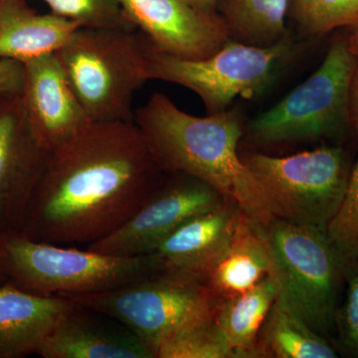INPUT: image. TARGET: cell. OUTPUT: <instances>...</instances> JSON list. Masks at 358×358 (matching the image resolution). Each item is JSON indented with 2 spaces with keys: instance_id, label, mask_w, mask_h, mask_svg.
Returning a JSON list of instances; mask_svg holds the SVG:
<instances>
[{
  "instance_id": "6da1fadb",
  "label": "cell",
  "mask_w": 358,
  "mask_h": 358,
  "mask_svg": "<svg viewBox=\"0 0 358 358\" xmlns=\"http://www.w3.org/2000/svg\"><path fill=\"white\" fill-rule=\"evenodd\" d=\"M162 174L134 122H92L51 150L17 233L88 247L129 220Z\"/></svg>"
},
{
  "instance_id": "7a4b0ae2",
  "label": "cell",
  "mask_w": 358,
  "mask_h": 358,
  "mask_svg": "<svg viewBox=\"0 0 358 358\" xmlns=\"http://www.w3.org/2000/svg\"><path fill=\"white\" fill-rule=\"evenodd\" d=\"M134 122L162 173H183L203 181L235 202L256 224L274 219L258 179L237 152L239 117L232 112L196 117L155 93L134 112Z\"/></svg>"
},
{
  "instance_id": "3957f363",
  "label": "cell",
  "mask_w": 358,
  "mask_h": 358,
  "mask_svg": "<svg viewBox=\"0 0 358 358\" xmlns=\"http://www.w3.org/2000/svg\"><path fill=\"white\" fill-rule=\"evenodd\" d=\"M256 226L270 254L278 300L315 333L331 338L348 263L326 230L279 218Z\"/></svg>"
},
{
  "instance_id": "277c9868",
  "label": "cell",
  "mask_w": 358,
  "mask_h": 358,
  "mask_svg": "<svg viewBox=\"0 0 358 358\" xmlns=\"http://www.w3.org/2000/svg\"><path fill=\"white\" fill-rule=\"evenodd\" d=\"M145 42L138 30L79 27L54 53L92 122H134Z\"/></svg>"
},
{
  "instance_id": "5b68a950",
  "label": "cell",
  "mask_w": 358,
  "mask_h": 358,
  "mask_svg": "<svg viewBox=\"0 0 358 358\" xmlns=\"http://www.w3.org/2000/svg\"><path fill=\"white\" fill-rule=\"evenodd\" d=\"M0 267L7 282L41 296L109 291L160 270L152 254L121 257L45 243L20 233L0 237Z\"/></svg>"
},
{
  "instance_id": "8992f818",
  "label": "cell",
  "mask_w": 358,
  "mask_h": 358,
  "mask_svg": "<svg viewBox=\"0 0 358 358\" xmlns=\"http://www.w3.org/2000/svg\"><path fill=\"white\" fill-rule=\"evenodd\" d=\"M145 39L148 81L160 80L190 90L201 99L208 115L223 112L237 96L249 99L261 93L296 52L286 35L268 46L228 40L210 57L183 59L157 50Z\"/></svg>"
},
{
  "instance_id": "52a82bcc",
  "label": "cell",
  "mask_w": 358,
  "mask_h": 358,
  "mask_svg": "<svg viewBox=\"0 0 358 358\" xmlns=\"http://www.w3.org/2000/svg\"><path fill=\"white\" fill-rule=\"evenodd\" d=\"M66 298L121 322L150 348L155 357L166 336L215 312L220 301L203 280L166 270L109 291Z\"/></svg>"
},
{
  "instance_id": "ba28073f",
  "label": "cell",
  "mask_w": 358,
  "mask_h": 358,
  "mask_svg": "<svg viewBox=\"0 0 358 358\" xmlns=\"http://www.w3.org/2000/svg\"><path fill=\"white\" fill-rule=\"evenodd\" d=\"M242 159L262 185L275 218L327 230L350 176L341 148H320L286 157L254 154Z\"/></svg>"
},
{
  "instance_id": "9c48e42d",
  "label": "cell",
  "mask_w": 358,
  "mask_h": 358,
  "mask_svg": "<svg viewBox=\"0 0 358 358\" xmlns=\"http://www.w3.org/2000/svg\"><path fill=\"white\" fill-rule=\"evenodd\" d=\"M357 63L348 41L331 45L312 76L251 122L253 138L274 143L338 133L350 121V86Z\"/></svg>"
},
{
  "instance_id": "30bf717a",
  "label": "cell",
  "mask_w": 358,
  "mask_h": 358,
  "mask_svg": "<svg viewBox=\"0 0 358 358\" xmlns=\"http://www.w3.org/2000/svg\"><path fill=\"white\" fill-rule=\"evenodd\" d=\"M162 174L159 182L129 220L86 247L108 255H148L190 218L227 200L218 190L183 173Z\"/></svg>"
},
{
  "instance_id": "8fae6325",
  "label": "cell",
  "mask_w": 358,
  "mask_h": 358,
  "mask_svg": "<svg viewBox=\"0 0 358 358\" xmlns=\"http://www.w3.org/2000/svg\"><path fill=\"white\" fill-rule=\"evenodd\" d=\"M129 22L157 50L183 59L210 57L229 40L225 18L182 0H120Z\"/></svg>"
},
{
  "instance_id": "7c38bea8",
  "label": "cell",
  "mask_w": 358,
  "mask_h": 358,
  "mask_svg": "<svg viewBox=\"0 0 358 358\" xmlns=\"http://www.w3.org/2000/svg\"><path fill=\"white\" fill-rule=\"evenodd\" d=\"M50 152L39 143L20 96L0 107V237L17 233Z\"/></svg>"
},
{
  "instance_id": "4fadbf2b",
  "label": "cell",
  "mask_w": 358,
  "mask_h": 358,
  "mask_svg": "<svg viewBox=\"0 0 358 358\" xmlns=\"http://www.w3.org/2000/svg\"><path fill=\"white\" fill-rule=\"evenodd\" d=\"M20 98L33 134L49 152L92 124L54 53L23 64Z\"/></svg>"
},
{
  "instance_id": "5bb4252c",
  "label": "cell",
  "mask_w": 358,
  "mask_h": 358,
  "mask_svg": "<svg viewBox=\"0 0 358 358\" xmlns=\"http://www.w3.org/2000/svg\"><path fill=\"white\" fill-rule=\"evenodd\" d=\"M242 214L235 202L225 200L179 226L150 254L160 270L185 273L205 281L227 254Z\"/></svg>"
},
{
  "instance_id": "9a60e30c",
  "label": "cell",
  "mask_w": 358,
  "mask_h": 358,
  "mask_svg": "<svg viewBox=\"0 0 358 358\" xmlns=\"http://www.w3.org/2000/svg\"><path fill=\"white\" fill-rule=\"evenodd\" d=\"M36 355L43 358H155L121 322L76 303L47 334Z\"/></svg>"
},
{
  "instance_id": "2e32d148",
  "label": "cell",
  "mask_w": 358,
  "mask_h": 358,
  "mask_svg": "<svg viewBox=\"0 0 358 358\" xmlns=\"http://www.w3.org/2000/svg\"><path fill=\"white\" fill-rule=\"evenodd\" d=\"M74 301L57 296H41L0 285V358L36 355L47 334Z\"/></svg>"
},
{
  "instance_id": "e0dca14e",
  "label": "cell",
  "mask_w": 358,
  "mask_h": 358,
  "mask_svg": "<svg viewBox=\"0 0 358 358\" xmlns=\"http://www.w3.org/2000/svg\"><path fill=\"white\" fill-rule=\"evenodd\" d=\"M79 27L57 14L36 13L28 0H0V60L24 64L55 53Z\"/></svg>"
},
{
  "instance_id": "ac0fdd59",
  "label": "cell",
  "mask_w": 358,
  "mask_h": 358,
  "mask_svg": "<svg viewBox=\"0 0 358 358\" xmlns=\"http://www.w3.org/2000/svg\"><path fill=\"white\" fill-rule=\"evenodd\" d=\"M272 263L256 224L242 214L227 254L205 279L218 299L245 293L271 275Z\"/></svg>"
},
{
  "instance_id": "d6986e66",
  "label": "cell",
  "mask_w": 358,
  "mask_h": 358,
  "mask_svg": "<svg viewBox=\"0 0 358 358\" xmlns=\"http://www.w3.org/2000/svg\"><path fill=\"white\" fill-rule=\"evenodd\" d=\"M277 298L274 279L268 275L254 288L219 301L217 320L237 358L257 357V341Z\"/></svg>"
},
{
  "instance_id": "ffe728a7",
  "label": "cell",
  "mask_w": 358,
  "mask_h": 358,
  "mask_svg": "<svg viewBox=\"0 0 358 358\" xmlns=\"http://www.w3.org/2000/svg\"><path fill=\"white\" fill-rule=\"evenodd\" d=\"M256 350L257 357H338L333 341L315 333L277 298L261 329Z\"/></svg>"
},
{
  "instance_id": "44dd1931",
  "label": "cell",
  "mask_w": 358,
  "mask_h": 358,
  "mask_svg": "<svg viewBox=\"0 0 358 358\" xmlns=\"http://www.w3.org/2000/svg\"><path fill=\"white\" fill-rule=\"evenodd\" d=\"M225 20L231 32L248 44L268 46L286 36L289 0L225 1Z\"/></svg>"
},
{
  "instance_id": "7402d4cb",
  "label": "cell",
  "mask_w": 358,
  "mask_h": 358,
  "mask_svg": "<svg viewBox=\"0 0 358 358\" xmlns=\"http://www.w3.org/2000/svg\"><path fill=\"white\" fill-rule=\"evenodd\" d=\"M155 358L237 357L219 326L216 310L183 324L166 336L157 348Z\"/></svg>"
},
{
  "instance_id": "603a6c76",
  "label": "cell",
  "mask_w": 358,
  "mask_h": 358,
  "mask_svg": "<svg viewBox=\"0 0 358 358\" xmlns=\"http://www.w3.org/2000/svg\"><path fill=\"white\" fill-rule=\"evenodd\" d=\"M296 22L310 35L358 26V0H289Z\"/></svg>"
},
{
  "instance_id": "cb8c5ba5",
  "label": "cell",
  "mask_w": 358,
  "mask_h": 358,
  "mask_svg": "<svg viewBox=\"0 0 358 358\" xmlns=\"http://www.w3.org/2000/svg\"><path fill=\"white\" fill-rule=\"evenodd\" d=\"M51 13L75 21L81 27L136 30L120 0H41Z\"/></svg>"
},
{
  "instance_id": "d4e9b609",
  "label": "cell",
  "mask_w": 358,
  "mask_h": 358,
  "mask_svg": "<svg viewBox=\"0 0 358 358\" xmlns=\"http://www.w3.org/2000/svg\"><path fill=\"white\" fill-rule=\"evenodd\" d=\"M326 231L346 262L358 261V159L350 173L343 202Z\"/></svg>"
},
{
  "instance_id": "484cf974",
  "label": "cell",
  "mask_w": 358,
  "mask_h": 358,
  "mask_svg": "<svg viewBox=\"0 0 358 358\" xmlns=\"http://www.w3.org/2000/svg\"><path fill=\"white\" fill-rule=\"evenodd\" d=\"M345 294L336 315V348L350 357H358V261L348 264Z\"/></svg>"
},
{
  "instance_id": "4316f807",
  "label": "cell",
  "mask_w": 358,
  "mask_h": 358,
  "mask_svg": "<svg viewBox=\"0 0 358 358\" xmlns=\"http://www.w3.org/2000/svg\"><path fill=\"white\" fill-rule=\"evenodd\" d=\"M23 88V64L13 60H0V96H21Z\"/></svg>"
},
{
  "instance_id": "83f0119b",
  "label": "cell",
  "mask_w": 358,
  "mask_h": 358,
  "mask_svg": "<svg viewBox=\"0 0 358 358\" xmlns=\"http://www.w3.org/2000/svg\"><path fill=\"white\" fill-rule=\"evenodd\" d=\"M350 121L358 131V63L353 74L350 94Z\"/></svg>"
},
{
  "instance_id": "f1b7e54d",
  "label": "cell",
  "mask_w": 358,
  "mask_h": 358,
  "mask_svg": "<svg viewBox=\"0 0 358 358\" xmlns=\"http://www.w3.org/2000/svg\"><path fill=\"white\" fill-rule=\"evenodd\" d=\"M195 8L204 11H215L218 0H182Z\"/></svg>"
},
{
  "instance_id": "f546056e",
  "label": "cell",
  "mask_w": 358,
  "mask_h": 358,
  "mask_svg": "<svg viewBox=\"0 0 358 358\" xmlns=\"http://www.w3.org/2000/svg\"><path fill=\"white\" fill-rule=\"evenodd\" d=\"M348 48L352 52V55L357 58L358 62V26L355 27V32L350 35V38L348 40Z\"/></svg>"
},
{
  "instance_id": "4dcf8cb0",
  "label": "cell",
  "mask_w": 358,
  "mask_h": 358,
  "mask_svg": "<svg viewBox=\"0 0 358 358\" xmlns=\"http://www.w3.org/2000/svg\"><path fill=\"white\" fill-rule=\"evenodd\" d=\"M4 282H6V275H4L1 267H0V285L4 284Z\"/></svg>"
},
{
  "instance_id": "1f68e13d",
  "label": "cell",
  "mask_w": 358,
  "mask_h": 358,
  "mask_svg": "<svg viewBox=\"0 0 358 358\" xmlns=\"http://www.w3.org/2000/svg\"><path fill=\"white\" fill-rule=\"evenodd\" d=\"M6 96H0V107H1L2 103H3V101L6 100Z\"/></svg>"
},
{
  "instance_id": "d6a6232c",
  "label": "cell",
  "mask_w": 358,
  "mask_h": 358,
  "mask_svg": "<svg viewBox=\"0 0 358 358\" xmlns=\"http://www.w3.org/2000/svg\"><path fill=\"white\" fill-rule=\"evenodd\" d=\"M225 1H233V0H225Z\"/></svg>"
}]
</instances>
